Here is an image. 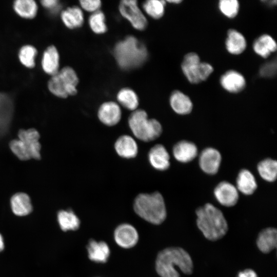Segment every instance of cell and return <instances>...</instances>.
I'll list each match as a JSON object with an SVG mask.
<instances>
[{
    "mask_svg": "<svg viewBox=\"0 0 277 277\" xmlns=\"http://www.w3.org/2000/svg\"><path fill=\"white\" fill-rule=\"evenodd\" d=\"M177 268L186 274L193 272V261L186 250L181 247H171L159 252L155 270L161 277H180Z\"/></svg>",
    "mask_w": 277,
    "mask_h": 277,
    "instance_id": "1",
    "label": "cell"
},
{
    "mask_svg": "<svg viewBox=\"0 0 277 277\" xmlns=\"http://www.w3.org/2000/svg\"><path fill=\"white\" fill-rule=\"evenodd\" d=\"M196 224L204 236L215 241L227 233L228 226L223 212L210 203H206L195 211Z\"/></svg>",
    "mask_w": 277,
    "mask_h": 277,
    "instance_id": "2",
    "label": "cell"
},
{
    "mask_svg": "<svg viewBox=\"0 0 277 277\" xmlns=\"http://www.w3.org/2000/svg\"><path fill=\"white\" fill-rule=\"evenodd\" d=\"M113 54L122 69L130 70L141 66L146 61L148 52L144 44L130 35L115 45Z\"/></svg>",
    "mask_w": 277,
    "mask_h": 277,
    "instance_id": "3",
    "label": "cell"
},
{
    "mask_svg": "<svg viewBox=\"0 0 277 277\" xmlns=\"http://www.w3.org/2000/svg\"><path fill=\"white\" fill-rule=\"evenodd\" d=\"M133 208L140 217L154 225L162 224L167 216L164 198L158 192L138 194L134 200Z\"/></svg>",
    "mask_w": 277,
    "mask_h": 277,
    "instance_id": "4",
    "label": "cell"
},
{
    "mask_svg": "<svg viewBox=\"0 0 277 277\" xmlns=\"http://www.w3.org/2000/svg\"><path fill=\"white\" fill-rule=\"evenodd\" d=\"M129 127L134 135L144 142H150L158 138L162 132L160 123L154 118H148L146 112L136 109L128 118Z\"/></svg>",
    "mask_w": 277,
    "mask_h": 277,
    "instance_id": "5",
    "label": "cell"
},
{
    "mask_svg": "<svg viewBox=\"0 0 277 277\" xmlns=\"http://www.w3.org/2000/svg\"><path fill=\"white\" fill-rule=\"evenodd\" d=\"M181 69L187 80L193 84L206 81L214 70L211 64L202 62L199 55L193 52L185 55L181 64Z\"/></svg>",
    "mask_w": 277,
    "mask_h": 277,
    "instance_id": "6",
    "label": "cell"
},
{
    "mask_svg": "<svg viewBox=\"0 0 277 277\" xmlns=\"http://www.w3.org/2000/svg\"><path fill=\"white\" fill-rule=\"evenodd\" d=\"M78 83L75 71L70 67H65L52 76L48 82V88L55 95L65 98L76 93Z\"/></svg>",
    "mask_w": 277,
    "mask_h": 277,
    "instance_id": "7",
    "label": "cell"
},
{
    "mask_svg": "<svg viewBox=\"0 0 277 277\" xmlns=\"http://www.w3.org/2000/svg\"><path fill=\"white\" fill-rule=\"evenodd\" d=\"M121 14L138 30H144L147 26V20L138 7L135 0H123L119 5Z\"/></svg>",
    "mask_w": 277,
    "mask_h": 277,
    "instance_id": "8",
    "label": "cell"
},
{
    "mask_svg": "<svg viewBox=\"0 0 277 277\" xmlns=\"http://www.w3.org/2000/svg\"><path fill=\"white\" fill-rule=\"evenodd\" d=\"M221 161V154L217 149L212 147H207L202 150L200 154L199 163L203 171L207 174L213 175L218 172Z\"/></svg>",
    "mask_w": 277,
    "mask_h": 277,
    "instance_id": "9",
    "label": "cell"
},
{
    "mask_svg": "<svg viewBox=\"0 0 277 277\" xmlns=\"http://www.w3.org/2000/svg\"><path fill=\"white\" fill-rule=\"evenodd\" d=\"M114 239L120 247L129 249L133 247L138 241V234L132 225L124 223L118 225L114 231Z\"/></svg>",
    "mask_w": 277,
    "mask_h": 277,
    "instance_id": "10",
    "label": "cell"
},
{
    "mask_svg": "<svg viewBox=\"0 0 277 277\" xmlns=\"http://www.w3.org/2000/svg\"><path fill=\"white\" fill-rule=\"evenodd\" d=\"M217 202L226 207L234 206L239 200V191L235 186L227 181L219 183L214 189Z\"/></svg>",
    "mask_w": 277,
    "mask_h": 277,
    "instance_id": "11",
    "label": "cell"
},
{
    "mask_svg": "<svg viewBox=\"0 0 277 277\" xmlns=\"http://www.w3.org/2000/svg\"><path fill=\"white\" fill-rule=\"evenodd\" d=\"M222 87L231 93H238L243 91L246 87L245 77L234 70H228L223 73L220 79Z\"/></svg>",
    "mask_w": 277,
    "mask_h": 277,
    "instance_id": "12",
    "label": "cell"
},
{
    "mask_svg": "<svg viewBox=\"0 0 277 277\" xmlns=\"http://www.w3.org/2000/svg\"><path fill=\"white\" fill-rule=\"evenodd\" d=\"M97 116L100 121L104 124L112 126L117 124L122 116L120 105L112 101L103 103L98 110Z\"/></svg>",
    "mask_w": 277,
    "mask_h": 277,
    "instance_id": "13",
    "label": "cell"
},
{
    "mask_svg": "<svg viewBox=\"0 0 277 277\" xmlns=\"http://www.w3.org/2000/svg\"><path fill=\"white\" fill-rule=\"evenodd\" d=\"M18 139L22 141L28 148L31 159L38 160L41 157V145L39 143V134L35 129H22L18 133Z\"/></svg>",
    "mask_w": 277,
    "mask_h": 277,
    "instance_id": "14",
    "label": "cell"
},
{
    "mask_svg": "<svg viewBox=\"0 0 277 277\" xmlns=\"http://www.w3.org/2000/svg\"><path fill=\"white\" fill-rule=\"evenodd\" d=\"M196 145L190 141L182 140L174 146L172 153L174 158L179 162L186 163L192 161L197 155Z\"/></svg>",
    "mask_w": 277,
    "mask_h": 277,
    "instance_id": "15",
    "label": "cell"
},
{
    "mask_svg": "<svg viewBox=\"0 0 277 277\" xmlns=\"http://www.w3.org/2000/svg\"><path fill=\"white\" fill-rule=\"evenodd\" d=\"M86 248L88 258L91 261L98 263H105L107 262L110 251L109 246L105 242H97L90 239Z\"/></svg>",
    "mask_w": 277,
    "mask_h": 277,
    "instance_id": "16",
    "label": "cell"
},
{
    "mask_svg": "<svg viewBox=\"0 0 277 277\" xmlns=\"http://www.w3.org/2000/svg\"><path fill=\"white\" fill-rule=\"evenodd\" d=\"M148 159L151 165L158 170H166L170 165L169 154L161 144H157L150 150Z\"/></svg>",
    "mask_w": 277,
    "mask_h": 277,
    "instance_id": "17",
    "label": "cell"
},
{
    "mask_svg": "<svg viewBox=\"0 0 277 277\" xmlns=\"http://www.w3.org/2000/svg\"><path fill=\"white\" fill-rule=\"evenodd\" d=\"M169 102L172 110L178 114L186 115L192 111L193 104L191 100L180 90H174L171 93Z\"/></svg>",
    "mask_w": 277,
    "mask_h": 277,
    "instance_id": "18",
    "label": "cell"
},
{
    "mask_svg": "<svg viewBox=\"0 0 277 277\" xmlns=\"http://www.w3.org/2000/svg\"><path fill=\"white\" fill-rule=\"evenodd\" d=\"M247 42L242 33L234 29H230L227 31L225 41L227 51L233 55L242 54L246 49Z\"/></svg>",
    "mask_w": 277,
    "mask_h": 277,
    "instance_id": "19",
    "label": "cell"
},
{
    "mask_svg": "<svg viewBox=\"0 0 277 277\" xmlns=\"http://www.w3.org/2000/svg\"><path fill=\"white\" fill-rule=\"evenodd\" d=\"M114 148L118 155L126 159L133 158L138 152V147L135 141L128 135L119 137L115 143Z\"/></svg>",
    "mask_w": 277,
    "mask_h": 277,
    "instance_id": "20",
    "label": "cell"
},
{
    "mask_svg": "<svg viewBox=\"0 0 277 277\" xmlns=\"http://www.w3.org/2000/svg\"><path fill=\"white\" fill-rule=\"evenodd\" d=\"M254 52L262 58L268 57L272 53L276 51L277 44L275 39L268 34L259 36L253 42L252 45Z\"/></svg>",
    "mask_w": 277,
    "mask_h": 277,
    "instance_id": "21",
    "label": "cell"
},
{
    "mask_svg": "<svg viewBox=\"0 0 277 277\" xmlns=\"http://www.w3.org/2000/svg\"><path fill=\"white\" fill-rule=\"evenodd\" d=\"M277 230L273 227L263 229L259 233L256 245L259 249L264 253H268L276 247Z\"/></svg>",
    "mask_w": 277,
    "mask_h": 277,
    "instance_id": "22",
    "label": "cell"
},
{
    "mask_svg": "<svg viewBox=\"0 0 277 277\" xmlns=\"http://www.w3.org/2000/svg\"><path fill=\"white\" fill-rule=\"evenodd\" d=\"M236 186L238 191L245 195L253 194L257 189V183L253 174L248 170L242 169L236 177Z\"/></svg>",
    "mask_w": 277,
    "mask_h": 277,
    "instance_id": "23",
    "label": "cell"
},
{
    "mask_svg": "<svg viewBox=\"0 0 277 277\" xmlns=\"http://www.w3.org/2000/svg\"><path fill=\"white\" fill-rule=\"evenodd\" d=\"M60 57L56 48L49 46L44 52L42 65L44 71L52 76L58 72Z\"/></svg>",
    "mask_w": 277,
    "mask_h": 277,
    "instance_id": "24",
    "label": "cell"
},
{
    "mask_svg": "<svg viewBox=\"0 0 277 277\" xmlns=\"http://www.w3.org/2000/svg\"><path fill=\"white\" fill-rule=\"evenodd\" d=\"M11 206L13 212L18 216H25L32 210L29 196L25 193H17L11 199Z\"/></svg>",
    "mask_w": 277,
    "mask_h": 277,
    "instance_id": "25",
    "label": "cell"
},
{
    "mask_svg": "<svg viewBox=\"0 0 277 277\" xmlns=\"http://www.w3.org/2000/svg\"><path fill=\"white\" fill-rule=\"evenodd\" d=\"M61 18L65 26L69 29L81 27L84 21V14L77 6L69 7L61 14Z\"/></svg>",
    "mask_w": 277,
    "mask_h": 277,
    "instance_id": "26",
    "label": "cell"
},
{
    "mask_svg": "<svg viewBox=\"0 0 277 277\" xmlns=\"http://www.w3.org/2000/svg\"><path fill=\"white\" fill-rule=\"evenodd\" d=\"M57 220L64 231L76 230L80 226V219L71 210L60 211L57 214Z\"/></svg>",
    "mask_w": 277,
    "mask_h": 277,
    "instance_id": "27",
    "label": "cell"
},
{
    "mask_svg": "<svg viewBox=\"0 0 277 277\" xmlns=\"http://www.w3.org/2000/svg\"><path fill=\"white\" fill-rule=\"evenodd\" d=\"M260 176L265 181L273 182L276 179L277 162L275 160L267 158L261 161L257 166Z\"/></svg>",
    "mask_w": 277,
    "mask_h": 277,
    "instance_id": "28",
    "label": "cell"
},
{
    "mask_svg": "<svg viewBox=\"0 0 277 277\" xmlns=\"http://www.w3.org/2000/svg\"><path fill=\"white\" fill-rule=\"evenodd\" d=\"M118 103L128 110L134 111L138 106V98L136 93L131 89L124 88L117 94Z\"/></svg>",
    "mask_w": 277,
    "mask_h": 277,
    "instance_id": "29",
    "label": "cell"
},
{
    "mask_svg": "<svg viewBox=\"0 0 277 277\" xmlns=\"http://www.w3.org/2000/svg\"><path fill=\"white\" fill-rule=\"evenodd\" d=\"M14 9L19 16L32 18L36 14L37 7L33 0H17L14 3Z\"/></svg>",
    "mask_w": 277,
    "mask_h": 277,
    "instance_id": "30",
    "label": "cell"
},
{
    "mask_svg": "<svg viewBox=\"0 0 277 277\" xmlns=\"http://www.w3.org/2000/svg\"><path fill=\"white\" fill-rule=\"evenodd\" d=\"M166 2L162 0H148L143 4L145 12L154 19L162 17L165 12Z\"/></svg>",
    "mask_w": 277,
    "mask_h": 277,
    "instance_id": "31",
    "label": "cell"
},
{
    "mask_svg": "<svg viewBox=\"0 0 277 277\" xmlns=\"http://www.w3.org/2000/svg\"><path fill=\"white\" fill-rule=\"evenodd\" d=\"M88 23L91 29L96 34L106 32L107 27L105 23V16L100 10L92 13L90 16Z\"/></svg>",
    "mask_w": 277,
    "mask_h": 277,
    "instance_id": "32",
    "label": "cell"
},
{
    "mask_svg": "<svg viewBox=\"0 0 277 277\" xmlns=\"http://www.w3.org/2000/svg\"><path fill=\"white\" fill-rule=\"evenodd\" d=\"M218 7L225 16L233 18L239 12L240 3L237 0H221L219 2Z\"/></svg>",
    "mask_w": 277,
    "mask_h": 277,
    "instance_id": "33",
    "label": "cell"
},
{
    "mask_svg": "<svg viewBox=\"0 0 277 277\" xmlns=\"http://www.w3.org/2000/svg\"><path fill=\"white\" fill-rule=\"evenodd\" d=\"M37 53L36 49L30 45L23 46L19 52L21 62L26 67L32 68L35 65V57Z\"/></svg>",
    "mask_w": 277,
    "mask_h": 277,
    "instance_id": "34",
    "label": "cell"
},
{
    "mask_svg": "<svg viewBox=\"0 0 277 277\" xmlns=\"http://www.w3.org/2000/svg\"><path fill=\"white\" fill-rule=\"evenodd\" d=\"M10 147L13 153L21 160L26 161L31 159L28 148L20 140H13L10 143Z\"/></svg>",
    "mask_w": 277,
    "mask_h": 277,
    "instance_id": "35",
    "label": "cell"
},
{
    "mask_svg": "<svg viewBox=\"0 0 277 277\" xmlns=\"http://www.w3.org/2000/svg\"><path fill=\"white\" fill-rule=\"evenodd\" d=\"M276 73V60H271L263 64L259 69V74L263 77L272 78Z\"/></svg>",
    "mask_w": 277,
    "mask_h": 277,
    "instance_id": "36",
    "label": "cell"
},
{
    "mask_svg": "<svg viewBox=\"0 0 277 277\" xmlns=\"http://www.w3.org/2000/svg\"><path fill=\"white\" fill-rule=\"evenodd\" d=\"M81 7L86 11L94 13L100 10L101 2L100 0H82L80 1Z\"/></svg>",
    "mask_w": 277,
    "mask_h": 277,
    "instance_id": "37",
    "label": "cell"
},
{
    "mask_svg": "<svg viewBox=\"0 0 277 277\" xmlns=\"http://www.w3.org/2000/svg\"><path fill=\"white\" fill-rule=\"evenodd\" d=\"M11 116L12 114L0 110V137L7 131Z\"/></svg>",
    "mask_w": 277,
    "mask_h": 277,
    "instance_id": "38",
    "label": "cell"
},
{
    "mask_svg": "<svg viewBox=\"0 0 277 277\" xmlns=\"http://www.w3.org/2000/svg\"><path fill=\"white\" fill-rule=\"evenodd\" d=\"M238 277H258V275L253 270L246 269L240 272Z\"/></svg>",
    "mask_w": 277,
    "mask_h": 277,
    "instance_id": "39",
    "label": "cell"
},
{
    "mask_svg": "<svg viewBox=\"0 0 277 277\" xmlns=\"http://www.w3.org/2000/svg\"><path fill=\"white\" fill-rule=\"evenodd\" d=\"M41 3L45 8L52 9L57 6L58 1L56 0H44L41 1Z\"/></svg>",
    "mask_w": 277,
    "mask_h": 277,
    "instance_id": "40",
    "label": "cell"
},
{
    "mask_svg": "<svg viewBox=\"0 0 277 277\" xmlns=\"http://www.w3.org/2000/svg\"><path fill=\"white\" fill-rule=\"evenodd\" d=\"M264 3H265L266 4H268L269 5H271V6H274V5H275L277 3V2L275 0H274V1H262Z\"/></svg>",
    "mask_w": 277,
    "mask_h": 277,
    "instance_id": "41",
    "label": "cell"
},
{
    "mask_svg": "<svg viewBox=\"0 0 277 277\" xmlns=\"http://www.w3.org/2000/svg\"><path fill=\"white\" fill-rule=\"evenodd\" d=\"M4 248V241L3 238L2 236V235L0 234V252L2 251Z\"/></svg>",
    "mask_w": 277,
    "mask_h": 277,
    "instance_id": "42",
    "label": "cell"
},
{
    "mask_svg": "<svg viewBox=\"0 0 277 277\" xmlns=\"http://www.w3.org/2000/svg\"><path fill=\"white\" fill-rule=\"evenodd\" d=\"M167 2H168V3H173V4H180V3H182V1H181V0H171V1H167Z\"/></svg>",
    "mask_w": 277,
    "mask_h": 277,
    "instance_id": "43",
    "label": "cell"
}]
</instances>
